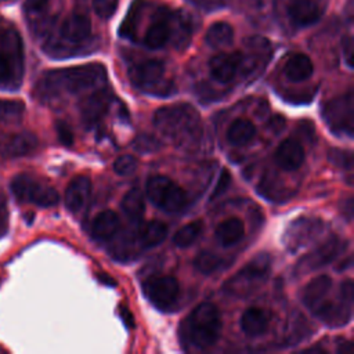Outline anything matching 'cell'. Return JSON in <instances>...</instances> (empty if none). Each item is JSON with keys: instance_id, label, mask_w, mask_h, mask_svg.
I'll return each instance as SVG.
<instances>
[{"instance_id": "ab89813d", "label": "cell", "mask_w": 354, "mask_h": 354, "mask_svg": "<svg viewBox=\"0 0 354 354\" xmlns=\"http://www.w3.org/2000/svg\"><path fill=\"white\" fill-rule=\"evenodd\" d=\"M55 130H57V134H58V140H59L64 145L71 147V145L73 144V133H72L71 127H69L65 122H62V120L57 122Z\"/></svg>"}, {"instance_id": "ac0fdd59", "label": "cell", "mask_w": 354, "mask_h": 354, "mask_svg": "<svg viewBox=\"0 0 354 354\" xmlns=\"http://www.w3.org/2000/svg\"><path fill=\"white\" fill-rule=\"evenodd\" d=\"M111 104L109 93L104 90H98L84 97L80 102V113L82 119L87 126H93L97 123L108 111Z\"/></svg>"}, {"instance_id": "60d3db41", "label": "cell", "mask_w": 354, "mask_h": 354, "mask_svg": "<svg viewBox=\"0 0 354 354\" xmlns=\"http://www.w3.org/2000/svg\"><path fill=\"white\" fill-rule=\"evenodd\" d=\"M342 51H343V57L344 61L347 64L348 68H353V58H354V43H353V37L348 35L342 40Z\"/></svg>"}, {"instance_id": "bcb514c9", "label": "cell", "mask_w": 354, "mask_h": 354, "mask_svg": "<svg viewBox=\"0 0 354 354\" xmlns=\"http://www.w3.org/2000/svg\"><path fill=\"white\" fill-rule=\"evenodd\" d=\"M342 213L346 216V218L350 221L353 218V198L348 196L344 202H343V210Z\"/></svg>"}, {"instance_id": "c3c4849f", "label": "cell", "mask_w": 354, "mask_h": 354, "mask_svg": "<svg viewBox=\"0 0 354 354\" xmlns=\"http://www.w3.org/2000/svg\"><path fill=\"white\" fill-rule=\"evenodd\" d=\"M339 266H340V267H337V270H339V271L348 268V267L351 266V257H347V261H346V263H343V261H342Z\"/></svg>"}, {"instance_id": "3957f363", "label": "cell", "mask_w": 354, "mask_h": 354, "mask_svg": "<svg viewBox=\"0 0 354 354\" xmlns=\"http://www.w3.org/2000/svg\"><path fill=\"white\" fill-rule=\"evenodd\" d=\"M24 76V44L12 26L0 25V90H17Z\"/></svg>"}, {"instance_id": "8d00e7d4", "label": "cell", "mask_w": 354, "mask_h": 354, "mask_svg": "<svg viewBox=\"0 0 354 354\" xmlns=\"http://www.w3.org/2000/svg\"><path fill=\"white\" fill-rule=\"evenodd\" d=\"M328 159L333 165H336L337 167H343V169H347V170H350L351 166H353V156H351L350 151H343V149L333 148V149L329 151Z\"/></svg>"}, {"instance_id": "74e56055", "label": "cell", "mask_w": 354, "mask_h": 354, "mask_svg": "<svg viewBox=\"0 0 354 354\" xmlns=\"http://www.w3.org/2000/svg\"><path fill=\"white\" fill-rule=\"evenodd\" d=\"M118 3L119 0H93V8L100 18L108 19L115 14Z\"/></svg>"}, {"instance_id": "e0dca14e", "label": "cell", "mask_w": 354, "mask_h": 354, "mask_svg": "<svg viewBox=\"0 0 354 354\" xmlns=\"http://www.w3.org/2000/svg\"><path fill=\"white\" fill-rule=\"evenodd\" d=\"M39 147L37 137L30 131H21L8 136L0 144V153L4 158L26 156Z\"/></svg>"}, {"instance_id": "4fadbf2b", "label": "cell", "mask_w": 354, "mask_h": 354, "mask_svg": "<svg viewBox=\"0 0 354 354\" xmlns=\"http://www.w3.org/2000/svg\"><path fill=\"white\" fill-rule=\"evenodd\" d=\"M322 231V220L318 218H297L286 230V248L295 252L311 242Z\"/></svg>"}, {"instance_id": "5bb4252c", "label": "cell", "mask_w": 354, "mask_h": 354, "mask_svg": "<svg viewBox=\"0 0 354 354\" xmlns=\"http://www.w3.org/2000/svg\"><path fill=\"white\" fill-rule=\"evenodd\" d=\"M173 36V11L169 8H159L153 17L152 24L148 26L144 44L149 48H160Z\"/></svg>"}, {"instance_id": "484cf974", "label": "cell", "mask_w": 354, "mask_h": 354, "mask_svg": "<svg viewBox=\"0 0 354 354\" xmlns=\"http://www.w3.org/2000/svg\"><path fill=\"white\" fill-rule=\"evenodd\" d=\"M216 239L223 246H232L238 243L245 235V225L239 217H230L221 221L216 228Z\"/></svg>"}, {"instance_id": "d590c367", "label": "cell", "mask_w": 354, "mask_h": 354, "mask_svg": "<svg viewBox=\"0 0 354 354\" xmlns=\"http://www.w3.org/2000/svg\"><path fill=\"white\" fill-rule=\"evenodd\" d=\"M133 147L136 151L142 152V153H149L153 151H158L160 147V142L151 134H140L134 138Z\"/></svg>"}, {"instance_id": "836d02e7", "label": "cell", "mask_w": 354, "mask_h": 354, "mask_svg": "<svg viewBox=\"0 0 354 354\" xmlns=\"http://www.w3.org/2000/svg\"><path fill=\"white\" fill-rule=\"evenodd\" d=\"M24 111H25V105L22 101L0 98V120L19 119Z\"/></svg>"}, {"instance_id": "d4e9b609", "label": "cell", "mask_w": 354, "mask_h": 354, "mask_svg": "<svg viewBox=\"0 0 354 354\" xmlns=\"http://www.w3.org/2000/svg\"><path fill=\"white\" fill-rule=\"evenodd\" d=\"M330 288H332V279L328 275H319L311 279L303 290L304 306L310 310H314L322 300H325Z\"/></svg>"}, {"instance_id": "f35d334b", "label": "cell", "mask_w": 354, "mask_h": 354, "mask_svg": "<svg viewBox=\"0 0 354 354\" xmlns=\"http://www.w3.org/2000/svg\"><path fill=\"white\" fill-rule=\"evenodd\" d=\"M230 184H231V174L227 169H223L220 176H218V180H217V183H216V185H214V188L210 194V199L213 201V199L221 196L227 191Z\"/></svg>"}, {"instance_id": "2e32d148", "label": "cell", "mask_w": 354, "mask_h": 354, "mask_svg": "<svg viewBox=\"0 0 354 354\" xmlns=\"http://www.w3.org/2000/svg\"><path fill=\"white\" fill-rule=\"evenodd\" d=\"M242 61L243 55L239 51L216 54L209 61L210 75L220 83H230L235 77Z\"/></svg>"}, {"instance_id": "5b68a950", "label": "cell", "mask_w": 354, "mask_h": 354, "mask_svg": "<svg viewBox=\"0 0 354 354\" xmlns=\"http://www.w3.org/2000/svg\"><path fill=\"white\" fill-rule=\"evenodd\" d=\"M223 322L218 308L213 303H201L187 318L185 335L188 342L198 348L213 346L221 333Z\"/></svg>"}, {"instance_id": "7402d4cb", "label": "cell", "mask_w": 354, "mask_h": 354, "mask_svg": "<svg viewBox=\"0 0 354 354\" xmlns=\"http://www.w3.org/2000/svg\"><path fill=\"white\" fill-rule=\"evenodd\" d=\"M270 321L271 315L267 310L260 307H249L241 315L239 325L246 336L256 337L261 336L268 329Z\"/></svg>"}, {"instance_id": "83f0119b", "label": "cell", "mask_w": 354, "mask_h": 354, "mask_svg": "<svg viewBox=\"0 0 354 354\" xmlns=\"http://www.w3.org/2000/svg\"><path fill=\"white\" fill-rule=\"evenodd\" d=\"M254 136H256V127L249 119H243V118L235 119L227 130V140L232 145H245L250 142Z\"/></svg>"}, {"instance_id": "7c38bea8", "label": "cell", "mask_w": 354, "mask_h": 354, "mask_svg": "<svg viewBox=\"0 0 354 354\" xmlns=\"http://www.w3.org/2000/svg\"><path fill=\"white\" fill-rule=\"evenodd\" d=\"M344 248L346 245L336 235L329 236L319 246H317L314 250H311L297 261L295 268L296 274L303 275L325 267L326 264L332 263L340 254V252L344 250Z\"/></svg>"}, {"instance_id": "9a60e30c", "label": "cell", "mask_w": 354, "mask_h": 354, "mask_svg": "<svg viewBox=\"0 0 354 354\" xmlns=\"http://www.w3.org/2000/svg\"><path fill=\"white\" fill-rule=\"evenodd\" d=\"M325 11L322 0H290L288 6V15L290 21L299 26H310L315 24Z\"/></svg>"}, {"instance_id": "7a4b0ae2", "label": "cell", "mask_w": 354, "mask_h": 354, "mask_svg": "<svg viewBox=\"0 0 354 354\" xmlns=\"http://www.w3.org/2000/svg\"><path fill=\"white\" fill-rule=\"evenodd\" d=\"M153 126L176 145L195 144L202 134L201 116L188 104L159 108L152 118Z\"/></svg>"}, {"instance_id": "d6986e66", "label": "cell", "mask_w": 354, "mask_h": 354, "mask_svg": "<svg viewBox=\"0 0 354 354\" xmlns=\"http://www.w3.org/2000/svg\"><path fill=\"white\" fill-rule=\"evenodd\" d=\"M304 156V148L300 141L295 138H286L278 145L274 159L281 169L293 171L303 165Z\"/></svg>"}, {"instance_id": "44dd1931", "label": "cell", "mask_w": 354, "mask_h": 354, "mask_svg": "<svg viewBox=\"0 0 354 354\" xmlns=\"http://www.w3.org/2000/svg\"><path fill=\"white\" fill-rule=\"evenodd\" d=\"M91 192V181L86 176L75 177L65 189V206L71 213H79Z\"/></svg>"}, {"instance_id": "6da1fadb", "label": "cell", "mask_w": 354, "mask_h": 354, "mask_svg": "<svg viewBox=\"0 0 354 354\" xmlns=\"http://www.w3.org/2000/svg\"><path fill=\"white\" fill-rule=\"evenodd\" d=\"M106 80V69L101 64H86L66 69L46 72L37 82L40 98H53L61 93L77 94L97 87Z\"/></svg>"}, {"instance_id": "d6a6232c", "label": "cell", "mask_w": 354, "mask_h": 354, "mask_svg": "<svg viewBox=\"0 0 354 354\" xmlns=\"http://www.w3.org/2000/svg\"><path fill=\"white\" fill-rule=\"evenodd\" d=\"M140 8H141L140 4H137V3L131 4V8H130L124 22L120 25V30H119L120 36L127 37V39H134L138 19H140Z\"/></svg>"}, {"instance_id": "7dc6e473", "label": "cell", "mask_w": 354, "mask_h": 354, "mask_svg": "<svg viewBox=\"0 0 354 354\" xmlns=\"http://www.w3.org/2000/svg\"><path fill=\"white\" fill-rule=\"evenodd\" d=\"M97 277H98V281L101 283H104V285H108V286H115L116 285V281L112 277H109L108 274H105V272H100Z\"/></svg>"}, {"instance_id": "e575fe53", "label": "cell", "mask_w": 354, "mask_h": 354, "mask_svg": "<svg viewBox=\"0 0 354 354\" xmlns=\"http://www.w3.org/2000/svg\"><path fill=\"white\" fill-rule=\"evenodd\" d=\"M137 165H138V160L134 155H130V153H126V155H122L119 156L115 163H113V170L116 174L119 176H129L131 174L133 171H136L137 169Z\"/></svg>"}, {"instance_id": "ba28073f", "label": "cell", "mask_w": 354, "mask_h": 354, "mask_svg": "<svg viewBox=\"0 0 354 354\" xmlns=\"http://www.w3.org/2000/svg\"><path fill=\"white\" fill-rule=\"evenodd\" d=\"M11 191L21 202L33 203L40 207L55 206L59 201L58 192L29 174H17L11 181Z\"/></svg>"}, {"instance_id": "ee69618b", "label": "cell", "mask_w": 354, "mask_h": 354, "mask_svg": "<svg viewBox=\"0 0 354 354\" xmlns=\"http://www.w3.org/2000/svg\"><path fill=\"white\" fill-rule=\"evenodd\" d=\"M285 124H286L285 118H283V116H281V115H275V116H272V118L270 119V123H268L270 129H271L272 131H275V133H279V131L285 127Z\"/></svg>"}, {"instance_id": "9c48e42d", "label": "cell", "mask_w": 354, "mask_h": 354, "mask_svg": "<svg viewBox=\"0 0 354 354\" xmlns=\"http://www.w3.org/2000/svg\"><path fill=\"white\" fill-rule=\"evenodd\" d=\"M322 118L332 131L353 137V91L348 90L346 94L328 101L322 106Z\"/></svg>"}, {"instance_id": "cb8c5ba5", "label": "cell", "mask_w": 354, "mask_h": 354, "mask_svg": "<svg viewBox=\"0 0 354 354\" xmlns=\"http://www.w3.org/2000/svg\"><path fill=\"white\" fill-rule=\"evenodd\" d=\"M167 235V225L159 220H149L141 223L137 230V239L145 249L158 246Z\"/></svg>"}, {"instance_id": "1f68e13d", "label": "cell", "mask_w": 354, "mask_h": 354, "mask_svg": "<svg viewBox=\"0 0 354 354\" xmlns=\"http://www.w3.org/2000/svg\"><path fill=\"white\" fill-rule=\"evenodd\" d=\"M221 264H223V259L210 250L199 252L194 260L195 268L202 274H212L216 270H218Z\"/></svg>"}, {"instance_id": "f546056e", "label": "cell", "mask_w": 354, "mask_h": 354, "mask_svg": "<svg viewBox=\"0 0 354 354\" xmlns=\"http://www.w3.org/2000/svg\"><path fill=\"white\" fill-rule=\"evenodd\" d=\"M122 210L131 220H140L145 213V198L141 189H129L122 199Z\"/></svg>"}, {"instance_id": "7bdbcfd3", "label": "cell", "mask_w": 354, "mask_h": 354, "mask_svg": "<svg viewBox=\"0 0 354 354\" xmlns=\"http://www.w3.org/2000/svg\"><path fill=\"white\" fill-rule=\"evenodd\" d=\"M340 299L353 306V282L351 279H346L340 286Z\"/></svg>"}, {"instance_id": "30bf717a", "label": "cell", "mask_w": 354, "mask_h": 354, "mask_svg": "<svg viewBox=\"0 0 354 354\" xmlns=\"http://www.w3.org/2000/svg\"><path fill=\"white\" fill-rule=\"evenodd\" d=\"M142 293L153 307L169 311L178 300L180 285L171 275H153L142 283Z\"/></svg>"}, {"instance_id": "f1b7e54d", "label": "cell", "mask_w": 354, "mask_h": 354, "mask_svg": "<svg viewBox=\"0 0 354 354\" xmlns=\"http://www.w3.org/2000/svg\"><path fill=\"white\" fill-rule=\"evenodd\" d=\"M206 43L213 47V48H221L227 47L232 43L234 40V30L232 26L227 22L217 21L212 24L205 35Z\"/></svg>"}, {"instance_id": "4316f807", "label": "cell", "mask_w": 354, "mask_h": 354, "mask_svg": "<svg viewBox=\"0 0 354 354\" xmlns=\"http://www.w3.org/2000/svg\"><path fill=\"white\" fill-rule=\"evenodd\" d=\"M313 61L301 53L290 55L283 68V73L290 82L307 80L313 75Z\"/></svg>"}, {"instance_id": "603a6c76", "label": "cell", "mask_w": 354, "mask_h": 354, "mask_svg": "<svg viewBox=\"0 0 354 354\" xmlns=\"http://www.w3.org/2000/svg\"><path fill=\"white\" fill-rule=\"evenodd\" d=\"M120 227V218L113 210H102L95 216L91 224V234L98 241H108L116 235Z\"/></svg>"}, {"instance_id": "4dcf8cb0", "label": "cell", "mask_w": 354, "mask_h": 354, "mask_svg": "<svg viewBox=\"0 0 354 354\" xmlns=\"http://www.w3.org/2000/svg\"><path fill=\"white\" fill-rule=\"evenodd\" d=\"M203 232V223L201 220H194L183 225L173 236V243L177 248L191 246Z\"/></svg>"}, {"instance_id": "b9f144b4", "label": "cell", "mask_w": 354, "mask_h": 354, "mask_svg": "<svg viewBox=\"0 0 354 354\" xmlns=\"http://www.w3.org/2000/svg\"><path fill=\"white\" fill-rule=\"evenodd\" d=\"M189 1L205 11H214L224 7L228 0H189Z\"/></svg>"}, {"instance_id": "ffe728a7", "label": "cell", "mask_w": 354, "mask_h": 354, "mask_svg": "<svg viewBox=\"0 0 354 354\" xmlns=\"http://www.w3.org/2000/svg\"><path fill=\"white\" fill-rule=\"evenodd\" d=\"M339 303L321 301L314 310H311L324 324L328 326L346 325L351 317V304L339 299Z\"/></svg>"}, {"instance_id": "277c9868", "label": "cell", "mask_w": 354, "mask_h": 354, "mask_svg": "<svg viewBox=\"0 0 354 354\" xmlns=\"http://www.w3.org/2000/svg\"><path fill=\"white\" fill-rule=\"evenodd\" d=\"M91 36V22L82 12L69 14L59 25L58 39L48 37L44 51L51 57H69Z\"/></svg>"}, {"instance_id": "8992f818", "label": "cell", "mask_w": 354, "mask_h": 354, "mask_svg": "<svg viewBox=\"0 0 354 354\" xmlns=\"http://www.w3.org/2000/svg\"><path fill=\"white\" fill-rule=\"evenodd\" d=\"M145 195L152 205L167 213H177L187 205L185 191L163 174L151 176L147 180Z\"/></svg>"}, {"instance_id": "f6af8a7d", "label": "cell", "mask_w": 354, "mask_h": 354, "mask_svg": "<svg viewBox=\"0 0 354 354\" xmlns=\"http://www.w3.org/2000/svg\"><path fill=\"white\" fill-rule=\"evenodd\" d=\"M120 318L124 322V325L127 328H134L136 322H134V315L130 313V310L127 307H120Z\"/></svg>"}, {"instance_id": "8fae6325", "label": "cell", "mask_w": 354, "mask_h": 354, "mask_svg": "<svg viewBox=\"0 0 354 354\" xmlns=\"http://www.w3.org/2000/svg\"><path fill=\"white\" fill-rule=\"evenodd\" d=\"M271 268V257L268 253H260L253 257L234 278L227 283V289L234 295H245L254 285L267 278Z\"/></svg>"}, {"instance_id": "f907efd6", "label": "cell", "mask_w": 354, "mask_h": 354, "mask_svg": "<svg viewBox=\"0 0 354 354\" xmlns=\"http://www.w3.org/2000/svg\"><path fill=\"white\" fill-rule=\"evenodd\" d=\"M3 22H4V21H3V19H1V18H0V25H1V24H3Z\"/></svg>"}, {"instance_id": "681fc988", "label": "cell", "mask_w": 354, "mask_h": 354, "mask_svg": "<svg viewBox=\"0 0 354 354\" xmlns=\"http://www.w3.org/2000/svg\"><path fill=\"white\" fill-rule=\"evenodd\" d=\"M4 1H8V0H0V3H4Z\"/></svg>"}, {"instance_id": "52a82bcc", "label": "cell", "mask_w": 354, "mask_h": 354, "mask_svg": "<svg viewBox=\"0 0 354 354\" xmlns=\"http://www.w3.org/2000/svg\"><path fill=\"white\" fill-rule=\"evenodd\" d=\"M165 64L159 59H147L130 68L129 76L131 83L142 90L144 93L167 97L176 91V87L171 82L163 80Z\"/></svg>"}]
</instances>
